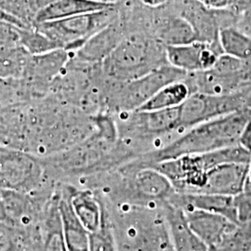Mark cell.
Listing matches in <instances>:
<instances>
[{
	"mask_svg": "<svg viewBox=\"0 0 251 251\" xmlns=\"http://www.w3.org/2000/svg\"><path fill=\"white\" fill-rule=\"evenodd\" d=\"M251 120V107L244 108L187 129L179 138L132 163L146 167L183 155L212 152L238 144L244 127Z\"/></svg>",
	"mask_w": 251,
	"mask_h": 251,
	"instance_id": "1",
	"label": "cell"
},
{
	"mask_svg": "<svg viewBox=\"0 0 251 251\" xmlns=\"http://www.w3.org/2000/svg\"><path fill=\"white\" fill-rule=\"evenodd\" d=\"M167 62L165 46L143 36L124 37L103 61L109 78L126 83L140 78ZM167 64V63H165Z\"/></svg>",
	"mask_w": 251,
	"mask_h": 251,
	"instance_id": "2",
	"label": "cell"
},
{
	"mask_svg": "<svg viewBox=\"0 0 251 251\" xmlns=\"http://www.w3.org/2000/svg\"><path fill=\"white\" fill-rule=\"evenodd\" d=\"M123 172L121 183L109 194L117 205L159 208L177 193L170 179L151 167L130 164Z\"/></svg>",
	"mask_w": 251,
	"mask_h": 251,
	"instance_id": "3",
	"label": "cell"
},
{
	"mask_svg": "<svg viewBox=\"0 0 251 251\" xmlns=\"http://www.w3.org/2000/svg\"><path fill=\"white\" fill-rule=\"evenodd\" d=\"M117 6L100 11L85 13L70 18L35 24L34 27L67 51L78 50L90 37L114 23Z\"/></svg>",
	"mask_w": 251,
	"mask_h": 251,
	"instance_id": "4",
	"label": "cell"
},
{
	"mask_svg": "<svg viewBox=\"0 0 251 251\" xmlns=\"http://www.w3.org/2000/svg\"><path fill=\"white\" fill-rule=\"evenodd\" d=\"M44 163L34 154L0 147V190L33 195L47 179Z\"/></svg>",
	"mask_w": 251,
	"mask_h": 251,
	"instance_id": "5",
	"label": "cell"
},
{
	"mask_svg": "<svg viewBox=\"0 0 251 251\" xmlns=\"http://www.w3.org/2000/svg\"><path fill=\"white\" fill-rule=\"evenodd\" d=\"M245 93L214 95L203 92L192 93L180 106V129H189L209 120L229 115L248 106Z\"/></svg>",
	"mask_w": 251,
	"mask_h": 251,
	"instance_id": "6",
	"label": "cell"
},
{
	"mask_svg": "<svg viewBox=\"0 0 251 251\" xmlns=\"http://www.w3.org/2000/svg\"><path fill=\"white\" fill-rule=\"evenodd\" d=\"M185 75L186 73L167 63L140 78L121 83L123 87L115 99L116 105L120 110L136 111L164 86L181 80Z\"/></svg>",
	"mask_w": 251,
	"mask_h": 251,
	"instance_id": "7",
	"label": "cell"
},
{
	"mask_svg": "<svg viewBox=\"0 0 251 251\" xmlns=\"http://www.w3.org/2000/svg\"><path fill=\"white\" fill-rule=\"evenodd\" d=\"M166 59L171 66L184 73L205 72L211 69L223 52L220 42L194 41L182 45L165 47Z\"/></svg>",
	"mask_w": 251,
	"mask_h": 251,
	"instance_id": "8",
	"label": "cell"
},
{
	"mask_svg": "<svg viewBox=\"0 0 251 251\" xmlns=\"http://www.w3.org/2000/svg\"><path fill=\"white\" fill-rule=\"evenodd\" d=\"M250 164L225 163L206 172L200 194L235 197L244 189Z\"/></svg>",
	"mask_w": 251,
	"mask_h": 251,
	"instance_id": "9",
	"label": "cell"
},
{
	"mask_svg": "<svg viewBox=\"0 0 251 251\" xmlns=\"http://www.w3.org/2000/svg\"><path fill=\"white\" fill-rule=\"evenodd\" d=\"M73 211L86 230L91 233H97L103 225L105 206L102 200L89 189H77L72 185H65Z\"/></svg>",
	"mask_w": 251,
	"mask_h": 251,
	"instance_id": "10",
	"label": "cell"
},
{
	"mask_svg": "<svg viewBox=\"0 0 251 251\" xmlns=\"http://www.w3.org/2000/svg\"><path fill=\"white\" fill-rule=\"evenodd\" d=\"M183 211L193 232L208 249L215 247L237 225L225 216L213 212L195 208L183 209Z\"/></svg>",
	"mask_w": 251,
	"mask_h": 251,
	"instance_id": "11",
	"label": "cell"
},
{
	"mask_svg": "<svg viewBox=\"0 0 251 251\" xmlns=\"http://www.w3.org/2000/svg\"><path fill=\"white\" fill-rule=\"evenodd\" d=\"M130 132L141 136H159L180 129L179 107L155 111H134Z\"/></svg>",
	"mask_w": 251,
	"mask_h": 251,
	"instance_id": "12",
	"label": "cell"
},
{
	"mask_svg": "<svg viewBox=\"0 0 251 251\" xmlns=\"http://www.w3.org/2000/svg\"><path fill=\"white\" fill-rule=\"evenodd\" d=\"M59 191L54 193L43 208L37 227L41 251H67L59 207Z\"/></svg>",
	"mask_w": 251,
	"mask_h": 251,
	"instance_id": "13",
	"label": "cell"
},
{
	"mask_svg": "<svg viewBox=\"0 0 251 251\" xmlns=\"http://www.w3.org/2000/svg\"><path fill=\"white\" fill-rule=\"evenodd\" d=\"M69 51L57 50L51 52L30 56L24 78L32 86H41L56 78L69 61Z\"/></svg>",
	"mask_w": 251,
	"mask_h": 251,
	"instance_id": "14",
	"label": "cell"
},
{
	"mask_svg": "<svg viewBox=\"0 0 251 251\" xmlns=\"http://www.w3.org/2000/svg\"><path fill=\"white\" fill-rule=\"evenodd\" d=\"M170 203L182 209L195 208L225 216L228 220L237 224L236 210L233 204V197H226L212 194H180L176 193Z\"/></svg>",
	"mask_w": 251,
	"mask_h": 251,
	"instance_id": "15",
	"label": "cell"
},
{
	"mask_svg": "<svg viewBox=\"0 0 251 251\" xmlns=\"http://www.w3.org/2000/svg\"><path fill=\"white\" fill-rule=\"evenodd\" d=\"M124 37L117 20L100 31L75 51V58L81 63L103 62Z\"/></svg>",
	"mask_w": 251,
	"mask_h": 251,
	"instance_id": "16",
	"label": "cell"
},
{
	"mask_svg": "<svg viewBox=\"0 0 251 251\" xmlns=\"http://www.w3.org/2000/svg\"><path fill=\"white\" fill-rule=\"evenodd\" d=\"M171 242L175 251H194L200 239L189 225L182 208L170 202L162 206Z\"/></svg>",
	"mask_w": 251,
	"mask_h": 251,
	"instance_id": "17",
	"label": "cell"
},
{
	"mask_svg": "<svg viewBox=\"0 0 251 251\" xmlns=\"http://www.w3.org/2000/svg\"><path fill=\"white\" fill-rule=\"evenodd\" d=\"M59 207L67 251H90V233L73 211L64 186L59 191Z\"/></svg>",
	"mask_w": 251,
	"mask_h": 251,
	"instance_id": "18",
	"label": "cell"
},
{
	"mask_svg": "<svg viewBox=\"0 0 251 251\" xmlns=\"http://www.w3.org/2000/svg\"><path fill=\"white\" fill-rule=\"evenodd\" d=\"M117 3H106L95 0H57L36 14L35 24L70 18L85 13L100 11L116 7Z\"/></svg>",
	"mask_w": 251,
	"mask_h": 251,
	"instance_id": "19",
	"label": "cell"
},
{
	"mask_svg": "<svg viewBox=\"0 0 251 251\" xmlns=\"http://www.w3.org/2000/svg\"><path fill=\"white\" fill-rule=\"evenodd\" d=\"M0 251H41L37 225L25 228L0 220Z\"/></svg>",
	"mask_w": 251,
	"mask_h": 251,
	"instance_id": "20",
	"label": "cell"
},
{
	"mask_svg": "<svg viewBox=\"0 0 251 251\" xmlns=\"http://www.w3.org/2000/svg\"><path fill=\"white\" fill-rule=\"evenodd\" d=\"M191 94L188 84L182 80L174 81L164 86L136 111H155L179 107Z\"/></svg>",
	"mask_w": 251,
	"mask_h": 251,
	"instance_id": "21",
	"label": "cell"
},
{
	"mask_svg": "<svg viewBox=\"0 0 251 251\" xmlns=\"http://www.w3.org/2000/svg\"><path fill=\"white\" fill-rule=\"evenodd\" d=\"M157 33L159 42L165 47L188 44L198 40L194 27L182 16L163 20Z\"/></svg>",
	"mask_w": 251,
	"mask_h": 251,
	"instance_id": "22",
	"label": "cell"
},
{
	"mask_svg": "<svg viewBox=\"0 0 251 251\" xmlns=\"http://www.w3.org/2000/svg\"><path fill=\"white\" fill-rule=\"evenodd\" d=\"M30 56L22 46L0 48V79L19 80L24 78Z\"/></svg>",
	"mask_w": 251,
	"mask_h": 251,
	"instance_id": "23",
	"label": "cell"
},
{
	"mask_svg": "<svg viewBox=\"0 0 251 251\" xmlns=\"http://www.w3.org/2000/svg\"><path fill=\"white\" fill-rule=\"evenodd\" d=\"M219 42L223 52L243 62L251 63V36L233 25L222 27Z\"/></svg>",
	"mask_w": 251,
	"mask_h": 251,
	"instance_id": "24",
	"label": "cell"
},
{
	"mask_svg": "<svg viewBox=\"0 0 251 251\" xmlns=\"http://www.w3.org/2000/svg\"><path fill=\"white\" fill-rule=\"evenodd\" d=\"M19 45L22 46L32 56L61 50L53 40L34 26L20 28Z\"/></svg>",
	"mask_w": 251,
	"mask_h": 251,
	"instance_id": "25",
	"label": "cell"
},
{
	"mask_svg": "<svg viewBox=\"0 0 251 251\" xmlns=\"http://www.w3.org/2000/svg\"><path fill=\"white\" fill-rule=\"evenodd\" d=\"M251 223L236 225L210 251H251Z\"/></svg>",
	"mask_w": 251,
	"mask_h": 251,
	"instance_id": "26",
	"label": "cell"
},
{
	"mask_svg": "<svg viewBox=\"0 0 251 251\" xmlns=\"http://www.w3.org/2000/svg\"><path fill=\"white\" fill-rule=\"evenodd\" d=\"M0 9L27 28L34 26L36 12L32 0H0Z\"/></svg>",
	"mask_w": 251,
	"mask_h": 251,
	"instance_id": "27",
	"label": "cell"
},
{
	"mask_svg": "<svg viewBox=\"0 0 251 251\" xmlns=\"http://www.w3.org/2000/svg\"><path fill=\"white\" fill-rule=\"evenodd\" d=\"M103 225L97 233L90 234V251H118L115 233L107 208Z\"/></svg>",
	"mask_w": 251,
	"mask_h": 251,
	"instance_id": "28",
	"label": "cell"
},
{
	"mask_svg": "<svg viewBox=\"0 0 251 251\" xmlns=\"http://www.w3.org/2000/svg\"><path fill=\"white\" fill-rule=\"evenodd\" d=\"M238 225L251 223V196L241 192L233 197Z\"/></svg>",
	"mask_w": 251,
	"mask_h": 251,
	"instance_id": "29",
	"label": "cell"
},
{
	"mask_svg": "<svg viewBox=\"0 0 251 251\" xmlns=\"http://www.w3.org/2000/svg\"><path fill=\"white\" fill-rule=\"evenodd\" d=\"M20 27L0 22V48L19 45Z\"/></svg>",
	"mask_w": 251,
	"mask_h": 251,
	"instance_id": "30",
	"label": "cell"
},
{
	"mask_svg": "<svg viewBox=\"0 0 251 251\" xmlns=\"http://www.w3.org/2000/svg\"><path fill=\"white\" fill-rule=\"evenodd\" d=\"M206 9L212 10H228L235 9L237 10L240 0H196Z\"/></svg>",
	"mask_w": 251,
	"mask_h": 251,
	"instance_id": "31",
	"label": "cell"
},
{
	"mask_svg": "<svg viewBox=\"0 0 251 251\" xmlns=\"http://www.w3.org/2000/svg\"><path fill=\"white\" fill-rule=\"evenodd\" d=\"M238 144L251 152V120L244 127L238 140Z\"/></svg>",
	"mask_w": 251,
	"mask_h": 251,
	"instance_id": "32",
	"label": "cell"
},
{
	"mask_svg": "<svg viewBox=\"0 0 251 251\" xmlns=\"http://www.w3.org/2000/svg\"><path fill=\"white\" fill-rule=\"evenodd\" d=\"M0 22H5V23H9L11 25H14L16 26L20 27V28H27L22 23H20L18 20L13 18L12 16H10L7 12H5L3 9H0ZM31 28V27H30Z\"/></svg>",
	"mask_w": 251,
	"mask_h": 251,
	"instance_id": "33",
	"label": "cell"
},
{
	"mask_svg": "<svg viewBox=\"0 0 251 251\" xmlns=\"http://www.w3.org/2000/svg\"><path fill=\"white\" fill-rule=\"evenodd\" d=\"M55 1H57V0H32V3H33V7L37 14L38 11L48 7L49 5L52 4Z\"/></svg>",
	"mask_w": 251,
	"mask_h": 251,
	"instance_id": "34",
	"label": "cell"
},
{
	"mask_svg": "<svg viewBox=\"0 0 251 251\" xmlns=\"http://www.w3.org/2000/svg\"><path fill=\"white\" fill-rule=\"evenodd\" d=\"M143 4L151 7V8H157L165 5L169 0H140Z\"/></svg>",
	"mask_w": 251,
	"mask_h": 251,
	"instance_id": "35",
	"label": "cell"
},
{
	"mask_svg": "<svg viewBox=\"0 0 251 251\" xmlns=\"http://www.w3.org/2000/svg\"><path fill=\"white\" fill-rule=\"evenodd\" d=\"M209 251V249L207 248V246H206V244L204 242H202L201 240L198 243V245H197V247H196V249H195V251Z\"/></svg>",
	"mask_w": 251,
	"mask_h": 251,
	"instance_id": "36",
	"label": "cell"
},
{
	"mask_svg": "<svg viewBox=\"0 0 251 251\" xmlns=\"http://www.w3.org/2000/svg\"><path fill=\"white\" fill-rule=\"evenodd\" d=\"M251 0H240V4H239V7H238V9H237V11L239 10L240 9H242L243 7H245V6H247V5H249V4H251Z\"/></svg>",
	"mask_w": 251,
	"mask_h": 251,
	"instance_id": "37",
	"label": "cell"
},
{
	"mask_svg": "<svg viewBox=\"0 0 251 251\" xmlns=\"http://www.w3.org/2000/svg\"><path fill=\"white\" fill-rule=\"evenodd\" d=\"M100 2H106V3H117V0H95Z\"/></svg>",
	"mask_w": 251,
	"mask_h": 251,
	"instance_id": "38",
	"label": "cell"
},
{
	"mask_svg": "<svg viewBox=\"0 0 251 251\" xmlns=\"http://www.w3.org/2000/svg\"></svg>",
	"mask_w": 251,
	"mask_h": 251,
	"instance_id": "39",
	"label": "cell"
},
{
	"mask_svg": "<svg viewBox=\"0 0 251 251\" xmlns=\"http://www.w3.org/2000/svg\"></svg>",
	"mask_w": 251,
	"mask_h": 251,
	"instance_id": "40",
	"label": "cell"
}]
</instances>
